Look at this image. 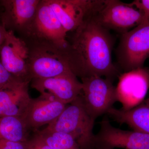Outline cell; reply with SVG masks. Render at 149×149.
Segmentation results:
<instances>
[{
	"label": "cell",
	"instance_id": "obj_19",
	"mask_svg": "<svg viewBox=\"0 0 149 149\" xmlns=\"http://www.w3.org/2000/svg\"><path fill=\"white\" fill-rule=\"evenodd\" d=\"M26 149H52L36 132L25 142Z\"/></svg>",
	"mask_w": 149,
	"mask_h": 149
},
{
	"label": "cell",
	"instance_id": "obj_14",
	"mask_svg": "<svg viewBox=\"0 0 149 149\" xmlns=\"http://www.w3.org/2000/svg\"><path fill=\"white\" fill-rule=\"evenodd\" d=\"M67 105L41 95L31 98L22 118L29 130L35 132L41 126L50 124L60 116Z\"/></svg>",
	"mask_w": 149,
	"mask_h": 149
},
{
	"label": "cell",
	"instance_id": "obj_11",
	"mask_svg": "<svg viewBox=\"0 0 149 149\" xmlns=\"http://www.w3.org/2000/svg\"><path fill=\"white\" fill-rule=\"evenodd\" d=\"M116 88L117 102L128 110L144 100L149 89V69L144 68L123 72L118 77Z\"/></svg>",
	"mask_w": 149,
	"mask_h": 149
},
{
	"label": "cell",
	"instance_id": "obj_16",
	"mask_svg": "<svg viewBox=\"0 0 149 149\" xmlns=\"http://www.w3.org/2000/svg\"><path fill=\"white\" fill-rule=\"evenodd\" d=\"M107 114L116 122L126 124L133 130L149 134V97L130 109L112 107Z\"/></svg>",
	"mask_w": 149,
	"mask_h": 149
},
{
	"label": "cell",
	"instance_id": "obj_6",
	"mask_svg": "<svg viewBox=\"0 0 149 149\" xmlns=\"http://www.w3.org/2000/svg\"><path fill=\"white\" fill-rule=\"evenodd\" d=\"M94 17L104 28L122 35L141 24L143 15L130 3L118 0H104L101 8Z\"/></svg>",
	"mask_w": 149,
	"mask_h": 149
},
{
	"label": "cell",
	"instance_id": "obj_3",
	"mask_svg": "<svg viewBox=\"0 0 149 149\" xmlns=\"http://www.w3.org/2000/svg\"><path fill=\"white\" fill-rule=\"evenodd\" d=\"M28 39L32 42L30 45L27 43L29 50L28 72L31 81L32 79L49 78L72 72L65 53V48L35 37Z\"/></svg>",
	"mask_w": 149,
	"mask_h": 149
},
{
	"label": "cell",
	"instance_id": "obj_23",
	"mask_svg": "<svg viewBox=\"0 0 149 149\" xmlns=\"http://www.w3.org/2000/svg\"><path fill=\"white\" fill-rule=\"evenodd\" d=\"M6 31L7 29L3 25L1 20V16H0V46L4 40Z\"/></svg>",
	"mask_w": 149,
	"mask_h": 149
},
{
	"label": "cell",
	"instance_id": "obj_9",
	"mask_svg": "<svg viewBox=\"0 0 149 149\" xmlns=\"http://www.w3.org/2000/svg\"><path fill=\"white\" fill-rule=\"evenodd\" d=\"M100 124V130L95 135V147L99 149H149V134L116 128L106 118Z\"/></svg>",
	"mask_w": 149,
	"mask_h": 149
},
{
	"label": "cell",
	"instance_id": "obj_20",
	"mask_svg": "<svg viewBox=\"0 0 149 149\" xmlns=\"http://www.w3.org/2000/svg\"><path fill=\"white\" fill-rule=\"evenodd\" d=\"M130 3L143 13V17L142 22L149 21V0H136Z\"/></svg>",
	"mask_w": 149,
	"mask_h": 149
},
{
	"label": "cell",
	"instance_id": "obj_17",
	"mask_svg": "<svg viewBox=\"0 0 149 149\" xmlns=\"http://www.w3.org/2000/svg\"><path fill=\"white\" fill-rule=\"evenodd\" d=\"M29 131L21 117H0V139L25 143L29 139Z\"/></svg>",
	"mask_w": 149,
	"mask_h": 149
},
{
	"label": "cell",
	"instance_id": "obj_1",
	"mask_svg": "<svg viewBox=\"0 0 149 149\" xmlns=\"http://www.w3.org/2000/svg\"><path fill=\"white\" fill-rule=\"evenodd\" d=\"M94 17L71 32L65 53L70 70L77 77L98 76L113 81L120 74L112 60L114 38Z\"/></svg>",
	"mask_w": 149,
	"mask_h": 149
},
{
	"label": "cell",
	"instance_id": "obj_13",
	"mask_svg": "<svg viewBox=\"0 0 149 149\" xmlns=\"http://www.w3.org/2000/svg\"><path fill=\"white\" fill-rule=\"evenodd\" d=\"M67 36L48 0H40L29 37L46 40L59 47L64 48L68 45Z\"/></svg>",
	"mask_w": 149,
	"mask_h": 149
},
{
	"label": "cell",
	"instance_id": "obj_18",
	"mask_svg": "<svg viewBox=\"0 0 149 149\" xmlns=\"http://www.w3.org/2000/svg\"><path fill=\"white\" fill-rule=\"evenodd\" d=\"M35 132L52 149H81L73 137L67 133L45 129Z\"/></svg>",
	"mask_w": 149,
	"mask_h": 149
},
{
	"label": "cell",
	"instance_id": "obj_12",
	"mask_svg": "<svg viewBox=\"0 0 149 149\" xmlns=\"http://www.w3.org/2000/svg\"><path fill=\"white\" fill-rule=\"evenodd\" d=\"M31 87L42 95L68 104L82 93L83 85L76 75L66 73L43 79H32Z\"/></svg>",
	"mask_w": 149,
	"mask_h": 149
},
{
	"label": "cell",
	"instance_id": "obj_7",
	"mask_svg": "<svg viewBox=\"0 0 149 149\" xmlns=\"http://www.w3.org/2000/svg\"><path fill=\"white\" fill-rule=\"evenodd\" d=\"M67 33L72 32L101 9L104 0H48Z\"/></svg>",
	"mask_w": 149,
	"mask_h": 149
},
{
	"label": "cell",
	"instance_id": "obj_2",
	"mask_svg": "<svg viewBox=\"0 0 149 149\" xmlns=\"http://www.w3.org/2000/svg\"><path fill=\"white\" fill-rule=\"evenodd\" d=\"M95 120L86 109L80 95L67 105L60 116L45 129L67 133L73 137L80 149H92L95 147Z\"/></svg>",
	"mask_w": 149,
	"mask_h": 149
},
{
	"label": "cell",
	"instance_id": "obj_15",
	"mask_svg": "<svg viewBox=\"0 0 149 149\" xmlns=\"http://www.w3.org/2000/svg\"><path fill=\"white\" fill-rule=\"evenodd\" d=\"M29 82L15 78L0 89V117H22L31 100Z\"/></svg>",
	"mask_w": 149,
	"mask_h": 149
},
{
	"label": "cell",
	"instance_id": "obj_5",
	"mask_svg": "<svg viewBox=\"0 0 149 149\" xmlns=\"http://www.w3.org/2000/svg\"><path fill=\"white\" fill-rule=\"evenodd\" d=\"M82 97L86 109L95 120L107 113L117 102L116 88L112 81L98 76L81 78Z\"/></svg>",
	"mask_w": 149,
	"mask_h": 149
},
{
	"label": "cell",
	"instance_id": "obj_22",
	"mask_svg": "<svg viewBox=\"0 0 149 149\" xmlns=\"http://www.w3.org/2000/svg\"><path fill=\"white\" fill-rule=\"evenodd\" d=\"M0 149H26L25 143H17L0 139Z\"/></svg>",
	"mask_w": 149,
	"mask_h": 149
},
{
	"label": "cell",
	"instance_id": "obj_10",
	"mask_svg": "<svg viewBox=\"0 0 149 149\" xmlns=\"http://www.w3.org/2000/svg\"><path fill=\"white\" fill-rule=\"evenodd\" d=\"M40 0H4L1 1L3 12L1 16L7 30H15L25 37L31 35Z\"/></svg>",
	"mask_w": 149,
	"mask_h": 149
},
{
	"label": "cell",
	"instance_id": "obj_8",
	"mask_svg": "<svg viewBox=\"0 0 149 149\" xmlns=\"http://www.w3.org/2000/svg\"><path fill=\"white\" fill-rule=\"evenodd\" d=\"M29 46L23 38L11 30H7L0 46V61L14 77L30 82L28 72Z\"/></svg>",
	"mask_w": 149,
	"mask_h": 149
},
{
	"label": "cell",
	"instance_id": "obj_4",
	"mask_svg": "<svg viewBox=\"0 0 149 149\" xmlns=\"http://www.w3.org/2000/svg\"><path fill=\"white\" fill-rule=\"evenodd\" d=\"M115 52L117 67L123 72L143 67L149 58V21L121 35Z\"/></svg>",
	"mask_w": 149,
	"mask_h": 149
},
{
	"label": "cell",
	"instance_id": "obj_24",
	"mask_svg": "<svg viewBox=\"0 0 149 149\" xmlns=\"http://www.w3.org/2000/svg\"></svg>",
	"mask_w": 149,
	"mask_h": 149
},
{
	"label": "cell",
	"instance_id": "obj_21",
	"mask_svg": "<svg viewBox=\"0 0 149 149\" xmlns=\"http://www.w3.org/2000/svg\"><path fill=\"white\" fill-rule=\"evenodd\" d=\"M15 78L6 70L0 61V89Z\"/></svg>",
	"mask_w": 149,
	"mask_h": 149
}]
</instances>
